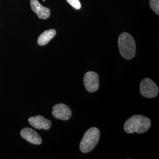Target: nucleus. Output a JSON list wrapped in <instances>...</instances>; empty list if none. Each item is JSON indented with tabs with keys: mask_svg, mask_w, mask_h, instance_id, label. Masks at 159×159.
Wrapping results in <instances>:
<instances>
[{
	"mask_svg": "<svg viewBox=\"0 0 159 159\" xmlns=\"http://www.w3.org/2000/svg\"><path fill=\"white\" fill-rule=\"evenodd\" d=\"M100 136V131L96 127H91L87 131L83 137L80 149L81 152L87 153L90 152L96 147Z\"/></svg>",
	"mask_w": 159,
	"mask_h": 159,
	"instance_id": "3",
	"label": "nucleus"
},
{
	"mask_svg": "<svg viewBox=\"0 0 159 159\" xmlns=\"http://www.w3.org/2000/svg\"><path fill=\"white\" fill-rule=\"evenodd\" d=\"M140 91L143 96L146 98H154L159 94L157 85L152 80L148 78L143 80L140 85Z\"/></svg>",
	"mask_w": 159,
	"mask_h": 159,
	"instance_id": "4",
	"label": "nucleus"
},
{
	"mask_svg": "<svg viewBox=\"0 0 159 159\" xmlns=\"http://www.w3.org/2000/svg\"><path fill=\"white\" fill-rule=\"evenodd\" d=\"M30 5L32 10L37 14V15L40 18L46 20L50 17V10L41 5L38 0H31Z\"/></svg>",
	"mask_w": 159,
	"mask_h": 159,
	"instance_id": "9",
	"label": "nucleus"
},
{
	"mask_svg": "<svg viewBox=\"0 0 159 159\" xmlns=\"http://www.w3.org/2000/svg\"><path fill=\"white\" fill-rule=\"evenodd\" d=\"M70 5L72 6L76 10H80L81 7V4L79 0H66Z\"/></svg>",
	"mask_w": 159,
	"mask_h": 159,
	"instance_id": "12",
	"label": "nucleus"
},
{
	"mask_svg": "<svg viewBox=\"0 0 159 159\" xmlns=\"http://www.w3.org/2000/svg\"><path fill=\"white\" fill-rule=\"evenodd\" d=\"M83 80L84 87L87 91L90 93L97 91L99 88L98 74L94 71H89L85 73Z\"/></svg>",
	"mask_w": 159,
	"mask_h": 159,
	"instance_id": "5",
	"label": "nucleus"
},
{
	"mask_svg": "<svg viewBox=\"0 0 159 159\" xmlns=\"http://www.w3.org/2000/svg\"><path fill=\"white\" fill-rule=\"evenodd\" d=\"M43 1H44H44H46V0H43Z\"/></svg>",
	"mask_w": 159,
	"mask_h": 159,
	"instance_id": "13",
	"label": "nucleus"
},
{
	"mask_svg": "<svg viewBox=\"0 0 159 159\" xmlns=\"http://www.w3.org/2000/svg\"><path fill=\"white\" fill-rule=\"evenodd\" d=\"M151 121L147 117L142 115H135L125 121L124 129L126 133H143L149 130Z\"/></svg>",
	"mask_w": 159,
	"mask_h": 159,
	"instance_id": "1",
	"label": "nucleus"
},
{
	"mask_svg": "<svg viewBox=\"0 0 159 159\" xmlns=\"http://www.w3.org/2000/svg\"><path fill=\"white\" fill-rule=\"evenodd\" d=\"M29 122L31 125L37 129L48 130L51 126L50 120L45 119L42 116H37L36 117H31L29 119Z\"/></svg>",
	"mask_w": 159,
	"mask_h": 159,
	"instance_id": "8",
	"label": "nucleus"
},
{
	"mask_svg": "<svg viewBox=\"0 0 159 159\" xmlns=\"http://www.w3.org/2000/svg\"><path fill=\"white\" fill-rule=\"evenodd\" d=\"M118 46L121 56L127 60H130L136 55V43L133 37L127 33L120 35Z\"/></svg>",
	"mask_w": 159,
	"mask_h": 159,
	"instance_id": "2",
	"label": "nucleus"
},
{
	"mask_svg": "<svg viewBox=\"0 0 159 159\" xmlns=\"http://www.w3.org/2000/svg\"><path fill=\"white\" fill-rule=\"evenodd\" d=\"M52 110V114L57 119L68 120L71 118L72 115L70 108L62 103L57 104L53 106Z\"/></svg>",
	"mask_w": 159,
	"mask_h": 159,
	"instance_id": "6",
	"label": "nucleus"
},
{
	"mask_svg": "<svg viewBox=\"0 0 159 159\" xmlns=\"http://www.w3.org/2000/svg\"><path fill=\"white\" fill-rule=\"evenodd\" d=\"M56 34V31L54 29L46 30L39 36L37 43L40 46H45L55 37Z\"/></svg>",
	"mask_w": 159,
	"mask_h": 159,
	"instance_id": "10",
	"label": "nucleus"
},
{
	"mask_svg": "<svg viewBox=\"0 0 159 159\" xmlns=\"http://www.w3.org/2000/svg\"><path fill=\"white\" fill-rule=\"evenodd\" d=\"M20 134L24 139L33 144L39 145L42 143V139L40 135L32 129L24 128L21 131Z\"/></svg>",
	"mask_w": 159,
	"mask_h": 159,
	"instance_id": "7",
	"label": "nucleus"
},
{
	"mask_svg": "<svg viewBox=\"0 0 159 159\" xmlns=\"http://www.w3.org/2000/svg\"><path fill=\"white\" fill-rule=\"evenodd\" d=\"M149 4L150 8L156 12L157 15H159V0H150Z\"/></svg>",
	"mask_w": 159,
	"mask_h": 159,
	"instance_id": "11",
	"label": "nucleus"
}]
</instances>
